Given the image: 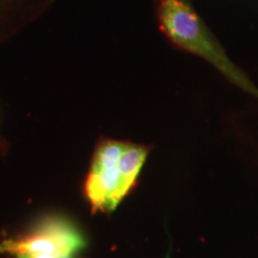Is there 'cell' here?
<instances>
[{"label":"cell","mask_w":258,"mask_h":258,"mask_svg":"<svg viewBox=\"0 0 258 258\" xmlns=\"http://www.w3.org/2000/svg\"><path fill=\"white\" fill-rule=\"evenodd\" d=\"M160 29L182 49L203 57L244 91L258 98V88L226 55L202 19L183 0H161L158 6Z\"/></svg>","instance_id":"obj_1"},{"label":"cell","mask_w":258,"mask_h":258,"mask_svg":"<svg viewBox=\"0 0 258 258\" xmlns=\"http://www.w3.org/2000/svg\"><path fill=\"white\" fill-rule=\"evenodd\" d=\"M85 246L83 235L72 224L62 219L51 218L42 221L36 231L22 239H6L0 243V252L15 254L49 253L73 256Z\"/></svg>","instance_id":"obj_2"},{"label":"cell","mask_w":258,"mask_h":258,"mask_svg":"<svg viewBox=\"0 0 258 258\" xmlns=\"http://www.w3.org/2000/svg\"><path fill=\"white\" fill-rule=\"evenodd\" d=\"M124 145L120 141H106L96 151L86 182V194L95 211H114L123 199L117 164Z\"/></svg>","instance_id":"obj_3"},{"label":"cell","mask_w":258,"mask_h":258,"mask_svg":"<svg viewBox=\"0 0 258 258\" xmlns=\"http://www.w3.org/2000/svg\"><path fill=\"white\" fill-rule=\"evenodd\" d=\"M147 154L148 150L146 147L132 144L124 145L117 164L120 173V190L123 198L137 180Z\"/></svg>","instance_id":"obj_4"},{"label":"cell","mask_w":258,"mask_h":258,"mask_svg":"<svg viewBox=\"0 0 258 258\" xmlns=\"http://www.w3.org/2000/svg\"><path fill=\"white\" fill-rule=\"evenodd\" d=\"M17 258H62L60 256L49 253H32V254H19Z\"/></svg>","instance_id":"obj_5"},{"label":"cell","mask_w":258,"mask_h":258,"mask_svg":"<svg viewBox=\"0 0 258 258\" xmlns=\"http://www.w3.org/2000/svg\"><path fill=\"white\" fill-rule=\"evenodd\" d=\"M62 258H72V256H66V257H62Z\"/></svg>","instance_id":"obj_6"}]
</instances>
